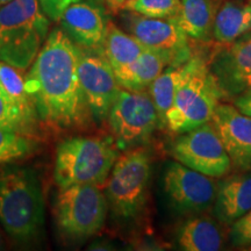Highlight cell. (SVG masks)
<instances>
[{
    "mask_svg": "<svg viewBox=\"0 0 251 251\" xmlns=\"http://www.w3.org/2000/svg\"><path fill=\"white\" fill-rule=\"evenodd\" d=\"M43 198L35 174L24 168L0 171V222L19 241L34 238L43 225Z\"/></svg>",
    "mask_w": 251,
    "mask_h": 251,
    "instance_id": "277c9868",
    "label": "cell"
},
{
    "mask_svg": "<svg viewBox=\"0 0 251 251\" xmlns=\"http://www.w3.org/2000/svg\"><path fill=\"white\" fill-rule=\"evenodd\" d=\"M178 135L171 146L176 161L215 179L230 172V157L212 121Z\"/></svg>",
    "mask_w": 251,
    "mask_h": 251,
    "instance_id": "ba28073f",
    "label": "cell"
},
{
    "mask_svg": "<svg viewBox=\"0 0 251 251\" xmlns=\"http://www.w3.org/2000/svg\"><path fill=\"white\" fill-rule=\"evenodd\" d=\"M78 77L91 117L99 122L107 120L112 103L120 90L112 65L103 54H90L81 50Z\"/></svg>",
    "mask_w": 251,
    "mask_h": 251,
    "instance_id": "8fae6325",
    "label": "cell"
},
{
    "mask_svg": "<svg viewBox=\"0 0 251 251\" xmlns=\"http://www.w3.org/2000/svg\"><path fill=\"white\" fill-rule=\"evenodd\" d=\"M149 178L150 158L146 150L136 148L118 157L105 186L112 212L122 219L139 215L147 201Z\"/></svg>",
    "mask_w": 251,
    "mask_h": 251,
    "instance_id": "8992f818",
    "label": "cell"
},
{
    "mask_svg": "<svg viewBox=\"0 0 251 251\" xmlns=\"http://www.w3.org/2000/svg\"><path fill=\"white\" fill-rule=\"evenodd\" d=\"M81 0H39L40 7L49 20L59 21L69 6L79 2Z\"/></svg>",
    "mask_w": 251,
    "mask_h": 251,
    "instance_id": "83f0119b",
    "label": "cell"
},
{
    "mask_svg": "<svg viewBox=\"0 0 251 251\" xmlns=\"http://www.w3.org/2000/svg\"><path fill=\"white\" fill-rule=\"evenodd\" d=\"M0 89L11 99L18 102L21 107L28 111L36 112L26 90L25 79L19 74L17 68L0 61Z\"/></svg>",
    "mask_w": 251,
    "mask_h": 251,
    "instance_id": "cb8c5ba5",
    "label": "cell"
},
{
    "mask_svg": "<svg viewBox=\"0 0 251 251\" xmlns=\"http://www.w3.org/2000/svg\"><path fill=\"white\" fill-rule=\"evenodd\" d=\"M107 120L119 144L126 148L144 142L157 127H161L149 92L121 87L112 103Z\"/></svg>",
    "mask_w": 251,
    "mask_h": 251,
    "instance_id": "9c48e42d",
    "label": "cell"
},
{
    "mask_svg": "<svg viewBox=\"0 0 251 251\" xmlns=\"http://www.w3.org/2000/svg\"><path fill=\"white\" fill-rule=\"evenodd\" d=\"M118 158L115 149L94 137H71L56 150L54 179L59 188L75 184L101 185Z\"/></svg>",
    "mask_w": 251,
    "mask_h": 251,
    "instance_id": "5b68a950",
    "label": "cell"
},
{
    "mask_svg": "<svg viewBox=\"0 0 251 251\" xmlns=\"http://www.w3.org/2000/svg\"><path fill=\"white\" fill-rule=\"evenodd\" d=\"M212 124L221 137L230 157L231 165L238 171L251 169V117L235 105L220 102Z\"/></svg>",
    "mask_w": 251,
    "mask_h": 251,
    "instance_id": "5bb4252c",
    "label": "cell"
},
{
    "mask_svg": "<svg viewBox=\"0 0 251 251\" xmlns=\"http://www.w3.org/2000/svg\"><path fill=\"white\" fill-rule=\"evenodd\" d=\"M225 98L235 99L251 89V30L219 48L208 61Z\"/></svg>",
    "mask_w": 251,
    "mask_h": 251,
    "instance_id": "7c38bea8",
    "label": "cell"
},
{
    "mask_svg": "<svg viewBox=\"0 0 251 251\" xmlns=\"http://www.w3.org/2000/svg\"><path fill=\"white\" fill-rule=\"evenodd\" d=\"M220 4V0H180L179 12L174 19L190 39L208 42L213 39Z\"/></svg>",
    "mask_w": 251,
    "mask_h": 251,
    "instance_id": "d6986e66",
    "label": "cell"
},
{
    "mask_svg": "<svg viewBox=\"0 0 251 251\" xmlns=\"http://www.w3.org/2000/svg\"><path fill=\"white\" fill-rule=\"evenodd\" d=\"M129 24L131 35L147 48L171 55L174 64H184L192 57L190 37L174 18H147L134 13Z\"/></svg>",
    "mask_w": 251,
    "mask_h": 251,
    "instance_id": "4fadbf2b",
    "label": "cell"
},
{
    "mask_svg": "<svg viewBox=\"0 0 251 251\" xmlns=\"http://www.w3.org/2000/svg\"><path fill=\"white\" fill-rule=\"evenodd\" d=\"M220 222L209 216L200 215L186 220L178 227L177 243L186 251H218L224 244Z\"/></svg>",
    "mask_w": 251,
    "mask_h": 251,
    "instance_id": "ac0fdd59",
    "label": "cell"
},
{
    "mask_svg": "<svg viewBox=\"0 0 251 251\" xmlns=\"http://www.w3.org/2000/svg\"><path fill=\"white\" fill-rule=\"evenodd\" d=\"M146 49L147 47L136 37L126 34L113 23H107L101 50L113 70L130 64Z\"/></svg>",
    "mask_w": 251,
    "mask_h": 251,
    "instance_id": "44dd1931",
    "label": "cell"
},
{
    "mask_svg": "<svg viewBox=\"0 0 251 251\" xmlns=\"http://www.w3.org/2000/svg\"><path fill=\"white\" fill-rule=\"evenodd\" d=\"M180 0H127L125 9L147 18L170 19L178 14Z\"/></svg>",
    "mask_w": 251,
    "mask_h": 251,
    "instance_id": "484cf974",
    "label": "cell"
},
{
    "mask_svg": "<svg viewBox=\"0 0 251 251\" xmlns=\"http://www.w3.org/2000/svg\"><path fill=\"white\" fill-rule=\"evenodd\" d=\"M81 48L61 28L50 31L25 83L45 124L59 129L83 125L89 117L78 77Z\"/></svg>",
    "mask_w": 251,
    "mask_h": 251,
    "instance_id": "6da1fadb",
    "label": "cell"
},
{
    "mask_svg": "<svg viewBox=\"0 0 251 251\" xmlns=\"http://www.w3.org/2000/svg\"><path fill=\"white\" fill-rule=\"evenodd\" d=\"M27 134L0 127V164L21 158L34 148V142Z\"/></svg>",
    "mask_w": 251,
    "mask_h": 251,
    "instance_id": "d4e9b609",
    "label": "cell"
},
{
    "mask_svg": "<svg viewBox=\"0 0 251 251\" xmlns=\"http://www.w3.org/2000/svg\"><path fill=\"white\" fill-rule=\"evenodd\" d=\"M1 244H2V242H1V237H0V248H1Z\"/></svg>",
    "mask_w": 251,
    "mask_h": 251,
    "instance_id": "1f68e13d",
    "label": "cell"
},
{
    "mask_svg": "<svg viewBox=\"0 0 251 251\" xmlns=\"http://www.w3.org/2000/svg\"><path fill=\"white\" fill-rule=\"evenodd\" d=\"M251 30V5L249 2H221L216 12L213 39L221 45L234 42Z\"/></svg>",
    "mask_w": 251,
    "mask_h": 251,
    "instance_id": "ffe728a7",
    "label": "cell"
},
{
    "mask_svg": "<svg viewBox=\"0 0 251 251\" xmlns=\"http://www.w3.org/2000/svg\"><path fill=\"white\" fill-rule=\"evenodd\" d=\"M249 211H251V169L219 178L213 212L220 224L230 226Z\"/></svg>",
    "mask_w": 251,
    "mask_h": 251,
    "instance_id": "2e32d148",
    "label": "cell"
},
{
    "mask_svg": "<svg viewBox=\"0 0 251 251\" xmlns=\"http://www.w3.org/2000/svg\"><path fill=\"white\" fill-rule=\"evenodd\" d=\"M222 99L224 92L208 62L192 55L181 68L174 103L166 114V127L177 135L200 127L212 121Z\"/></svg>",
    "mask_w": 251,
    "mask_h": 251,
    "instance_id": "7a4b0ae2",
    "label": "cell"
},
{
    "mask_svg": "<svg viewBox=\"0 0 251 251\" xmlns=\"http://www.w3.org/2000/svg\"><path fill=\"white\" fill-rule=\"evenodd\" d=\"M248 2H249V4L251 5V0H249V1H248Z\"/></svg>",
    "mask_w": 251,
    "mask_h": 251,
    "instance_id": "d6a6232c",
    "label": "cell"
},
{
    "mask_svg": "<svg viewBox=\"0 0 251 251\" xmlns=\"http://www.w3.org/2000/svg\"><path fill=\"white\" fill-rule=\"evenodd\" d=\"M234 105L244 114L251 117V89L234 99Z\"/></svg>",
    "mask_w": 251,
    "mask_h": 251,
    "instance_id": "f1b7e54d",
    "label": "cell"
},
{
    "mask_svg": "<svg viewBox=\"0 0 251 251\" xmlns=\"http://www.w3.org/2000/svg\"><path fill=\"white\" fill-rule=\"evenodd\" d=\"M170 64H174L171 55L147 48L130 64L115 69L114 74L121 89L146 91Z\"/></svg>",
    "mask_w": 251,
    "mask_h": 251,
    "instance_id": "e0dca14e",
    "label": "cell"
},
{
    "mask_svg": "<svg viewBox=\"0 0 251 251\" xmlns=\"http://www.w3.org/2000/svg\"><path fill=\"white\" fill-rule=\"evenodd\" d=\"M229 240L236 248L251 247V211L230 225Z\"/></svg>",
    "mask_w": 251,
    "mask_h": 251,
    "instance_id": "4316f807",
    "label": "cell"
},
{
    "mask_svg": "<svg viewBox=\"0 0 251 251\" xmlns=\"http://www.w3.org/2000/svg\"><path fill=\"white\" fill-rule=\"evenodd\" d=\"M49 30L39 0H12L0 8V61L19 70L33 64Z\"/></svg>",
    "mask_w": 251,
    "mask_h": 251,
    "instance_id": "3957f363",
    "label": "cell"
},
{
    "mask_svg": "<svg viewBox=\"0 0 251 251\" xmlns=\"http://www.w3.org/2000/svg\"><path fill=\"white\" fill-rule=\"evenodd\" d=\"M163 187L176 212L199 215L214 205L218 181L176 161L166 165Z\"/></svg>",
    "mask_w": 251,
    "mask_h": 251,
    "instance_id": "30bf717a",
    "label": "cell"
},
{
    "mask_svg": "<svg viewBox=\"0 0 251 251\" xmlns=\"http://www.w3.org/2000/svg\"><path fill=\"white\" fill-rule=\"evenodd\" d=\"M105 5L113 12H118L125 7L127 0H103Z\"/></svg>",
    "mask_w": 251,
    "mask_h": 251,
    "instance_id": "f546056e",
    "label": "cell"
},
{
    "mask_svg": "<svg viewBox=\"0 0 251 251\" xmlns=\"http://www.w3.org/2000/svg\"><path fill=\"white\" fill-rule=\"evenodd\" d=\"M107 211V199L97 184H75L61 188L56 198L58 228L76 240L87 238L101 230Z\"/></svg>",
    "mask_w": 251,
    "mask_h": 251,
    "instance_id": "52a82bcc",
    "label": "cell"
},
{
    "mask_svg": "<svg viewBox=\"0 0 251 251\" xmlns=\"http://www.w3.org/2000/svg\"><path fill=\"white\" fill-rule=\"evenodd\" d=\"M9 1H12V0H0V5H5V4H7V2H9Z\"/></svg>",
    "mask_w": 251,
    "mask_h": 251,
    "instance_id": "4dcf8cb0",
    "label": "cell"
},
{
    "mask_svg": "<svg viewBox=\"0 0 251 251\" xmlns=\"http://www.w3.org/2000/svg\"><path fill=\"white\" fill-rule=\"evenodd\" d=\"M58 23L62 30L80 48L101 49L107 23L96 6L75 2L65 9Z\"/></svg>",
    "mask_w": 251,
    "mask_h": 251,
    "instance_id": "9a60e30c",
    "label": "cell"
},
{
    "mask_svg": "<svg viewBox=\"0 0 251 251\" xmlns=\"http://www.w3.org/2000/svg\"><path fill=\"white\" fill-rule=\"evenodd\" d=\"M183 64H170L152 81L149 94L158 115L161 127H166V114L174 103Z\"/></svg>",
    "mask_w": 251,
    "mask_h": 251,
    "instance_id": "7402d4cb",
    "label": "cell"
},
{
    "mask_svg": "<svg viewBox=\"0 0 251 251\" xmlns=\"http://www.w3.org/2000/svg\"><path fill=\"white\" fill-rule=\"evenodd\" d=\"M35 112L21 107L0 89V127L27 134L33 127Z\"/></svg>",
    "mask_w": 251,
    "mask_h": 251,
    "instance_id": "603a6c76",
    "label": "cell"
}]
</instances>
